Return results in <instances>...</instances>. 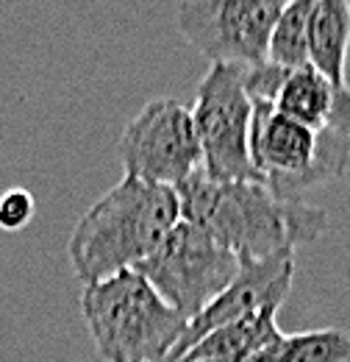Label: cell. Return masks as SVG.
<instances>
[{"label": "cell", "instance_id": "7c38bea8", "mask_svg": "<svg viewBox=\"0 0 350 362\" xmlns=\"http://www.w3.org/2000/svg\"><path fill=\"white\" fill-rule=\"evenodd\" d=\"M281 304H267L253 315L234 320L228 326H219L209 332L203 340H198L178 362H200V360H225V362H251L264 346H270L281 329L275 323Z\"/></svg>", "mask_w": 350, "mask_h": 362}, {"label": "cell", "instance_id": "30bf717a", "mask_svg": "<svg viewBox=\"0 0 350 362\" xmlns=\"http://www.w3.org/2000/svg\"><path fill=\"white\" fill-rule=\"evenodd\" d=\"M272 106L314 132L334 129L350 136V87H334L311 64L284 73Z\"/></svg>", "mask_w": 350, "mask_h": 362}, {"label": "cell", "instance_id": "8992f818", "mask_svg": "<svg viewBox=\"0 0 350 362\" xmlns=\"http://www.w3.org/2000/svg\"><path fill=\"white\" fill-rule=\"evenodd\" d=\"M175 313L195 320L239 273V257L209 231L178 221L164 243L136 268Z\"/></svg>", "mask_w": 350, "mask_h": 362}, {"label": "cell", "instance_id": "9a60e30c", "mask_svg": "<svg viewBox=\"0 0 350 362\" xmlns=\"http://www.w3.org/2000/svg\"><path fill=\"white\" fill-rule=\"evenodd\" d=\"M34 212H37V201H34V195L28 189L14 187V189H6L0 195V228L3 231L25 228L31 223Z\"/></svg>", "mask_w": 350, "mask_h": 362}, {"label": "cell", "instance_id": "52a82bcc", "mask_svg": "<svg viewBox=\"0 0 350 362\" xmlns=\"http://www.w3.org/2000/svg\"><path fill=\"white\" fill-rule=\"evenodd\" d=\"M117 153L126 176L170 189L203 168L192 109L173 98L147 100L123 129Z\"/></svg>", "mask_w": 350, "mask_h": 362}, {"label": "cell", "instance_id": "8fae6325", "mask_svg": "<svg viewBox=\"0 0 350 362\" xmlns=\"http://www.w3.org/2000/svg\"><path fill=\"white\" fill-rule=\"evenodd\" d=\"M308 64L325 76L334 87H348L350 50V3L348 0H314L306 25Z\"/></svg>", "mask_w": 350, "mask_h": 362}, {"label": "cell", "instance_id": "9c48e42d", "mask_svg": "<svg viewBox=\"0 0 350 362\" xmlns=\"http://www.w3.org/2000/svg\"><path fill=\"white\" fill-rule=\"evenodd\" d=\"M292 276H295L292 254L267 257V259H239V273L234 276V281L195 320H189L186 334L178 343L170 362H178L198 340H203L219 326L253 315L267 304H284L292 290Z\"/></svg>", "mask_w": 350, "mask_h": 362}, {"label": "cell", "instance_id": "3957f363", "mask_svg": "<svg viewBox=\"0 0 350 362\" xmlns=\"http://www.w3.org/2000/svg\"><path fill=\"white\" fill-rule=\"evenodd\" d=\"M81 315L103 362H170L189 326L136 271L87 284Z\"/></svg>", "mask_w": 350, "mask_h": 362}, {"label": "cell", "instance_id": "2e32d148", "mask_svg": "<svg viewBox=\"0 0 350 362\" xmlns=\"http://www.w3.org/2000/svg\"><path fill=\"white\" fill-rule=\"evenodd\" d=\"M200 362H225V360H200Z\"/></svg>", "mask_w": 350, "mask_h": 362}, {"label": "cell", "instance_id": "ba28073f", "mask_svg": "<svg viewBox=\"0 0 350 362\" xmlns=\"http://www.w3.org/2000/svg\"><path fill=\"white\" fill-rule=\"evenodd\" d=\"M284 6L281 0H186L175 11V25L209 64L256 67L267 62Z\"/></svg>", "mask_w": 350, "mask_h": 362}, {"label": "cell", "instance_id": "7a4b0ae2", "mask_svg": "<svg viewBox=\"0 0 350 362\" xmlns=\"http://www.w3.org/2000/svg\"><path fill=\"white\" fill-rule=\"evenodd\" d=\"M178 221L175 189L123 176L81 215L70 234L67 254L78 281L87 287L136 271Z\"/></svg>", "mask_w": 350, "mask_h": 362}, {"label": "cell", "instance_id": "6da1fadb", "mask_svg": "<svg viewBox=\"0 0 350 362\" xmlns=\"http://www.w3.org/2000/svg\"><path fill=\"white\" fill-rule=\"evenodd\" d=\"M181 221L209 231L239 259L292 254L322 237L328 215L306 201H286L259 181H215L195 170L178 189Z\"/></svg>", "mask_w": 350, "mask_h": 362}, {"label": "cell", "instance_id": "5bb4252c", "mask_svg": "<svg viewBox=\"0 0 350 362\" xmlns=\"http://www.w3.org/2000/svg\"><path fill=\"white\" fill-rule=\"evenodd\" d=\"M314 0H292L284 6L267 47V64L281 70H298L308 64V11Z\"/></svg>", "mask_w": 350, "mask_h": 362}, {"label": "cell", "instance_id": "4fadbf2b", "mask_svg": "<svg viewBox=\"0 0 350 362\" xmlns=\"http://www.w3.org/2000/svg\"><path fill=\"white\" fill-rule=\"evenodd\" d=\"M251 362H350V334L342 329L281 332Z\"/></svg>", "mask_w": 350, "mask_h": 362}, {"label": "cell", "instance_id": "277c9868", "mask_svg": "<svg viewBox=\"0 0 350 362\" xmlns=\"http://www.w3.org/2000/svg\"><path fill=\"white\" fill-rule=\"evenodd\" d=\"M251 159L270 192L286 201H303L308 189L345 176L350 136L334 129L314 132L275 112L272 103L253 100Z\"/></svg>", "mask_w": 350, "mask_h": 362}, {"label": "cell", "instance_id": "5b68a950", "mask_svg": "<svg viewBox=\"0 0 350 362\" xmlns=\"http://www.w3.org/2000/svg\"><path fill=\"white\" fill-rule=\"evenodd\" d=\"M248 67L209 64L198 81L192 120L200 142L203 173L215 181H259L251 159L253 100L245 87Z\"/></svg>", "mask_w": 350, "mask_h": 362}]
</instances>
